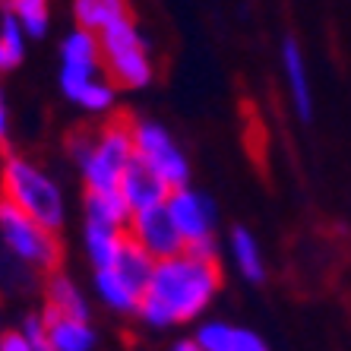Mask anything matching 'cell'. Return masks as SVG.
I'll use <instances>...</instances> for the list:
<instances>
[{"mask_svg": "<svg viewBox=\"0 0 351 351\" xmlns=\"http://www.w3.org/2000/svg\"><path fill=\"white\" fill-rule=\"evenodd\" d=\"M221 291L219 263L199 260L193 254H178L171 260H158L149 291L139 301L136 319L152 332L193 323L213 307Z\"/></svg>", "mask_w": 351, "mask_h": 351, "instance_id": "6da1fadb", "label": "cell"}, {"mask_svg": "<svg viewBox=\"0 0 351 351\" xmlns=\"http://www.w3.org/2000/svg\"><path fill=\"white\" fill-rule=\"evenodd\" d=\"M66 152L73 158L86 190H117L123 174L136 162L133 121L111 117L98 130H76L66 136Z\"/></svg>", "mask_w": 351, "mask_h": 351, "instance_id": "7a4b0ae2", "label": "cell"}, {"mask_svg": "<svg viewBox=\"0 0 351 351\" xmlns=\"http://www.w3.org/2000/svg\"><path fill=\"white\" fill-rule=\"evenodd\" d=\"M0 193H3L7 203L23 209L25 215H32L48 231L60 234L66 228L64 187L32 158L19 156V152H10L3 158V165H0Z\"/></svg>", "mask_w": 351, "mask_h": 351, "instance_id": "3957f363", "label": "cell"}, {"mask_svg": "<svg viewBox=\"0 0 351 351\" xmlns=\"http://www.w3.org/2000/svg\"><path fill=\"white\" fill-rule=\"evenodd\" d=\"M98 41H101L105 73L117 89L139 92L152 86V76H156L152 54H149V45L143 38V32H139V25L130 16L117 19L114 25H108L105 32H98Z\"/></svg>", "mask_w": 351, "mask_h": 351, "instance_id": "277c9868", "label": "cell"}, {"mask_svg": "<svg viewBox=\"0 0 351 351\" xmlns=\"http://www.w3.org/2000/svg\"><path fill=\"white\" fill-rule=\"evenodd\" d=\"M0 241L23 266L38 269L45 276L58 272L64 260V244H60L58 231H48L7 199H0Z\"/></svg>", "mask_w": 351, "mask_h": 351, "instance_id": "5b68a950", "label": "cell"}, {"mask_svg": "<svg viewBox=\"0 0 351 351\" xmlns=\"http://www.w3.org/2000/svg\"><path fill=\"white\" fill-rule=\"evenodd\" d=\"M133 143H136L139 162L149 171H156L171 190L190 184V162L165 123L152 121V117H136L133 121Z\"/></svg>", "mask_w": 351, "mask_h": 351, "instance_id": "8992f818", "label": "cell"}, {"mask_svg": "<svg viewBox=\"0 0 351 351\" xmlns=\"http://www.w3.org/2000/svg\"><path fill=\"white\" fill-rule=\"evenodd\" d=\"M168 213H171L178 231L184 234V244H199V241H209L215 237V225H219V209L203 190L178 187L168 196Z\"/></svg>", "mask_w": 351, "mask_h": 351, "instance_id": "52a82bcc", "label": "cell"}, {"mask_svg": "<svg viewBox=\"0 0 351 351\" xmlns=\"http://www.w3.org/2000/svg\"><path fill=\"white\" fill-rule=\"evenodd\" d=\"M127 234H130L156 263L171 260V256L187 250L184 234H180L178 225H174L168 206H156V209H146V213H133Z\"/></svg>", "mask_w": 351, "mask_h": 351, "instance_id": "ba28073f", "label": "cell"}, {"mask_svg": "<svg viewBox=\"0 0 351 351\" xmlns=\"http://www.w3.org/2000/svg\"><path fill=\"white\" fill-rule=\"evenodd\" d=\"M121 193H123V199H127V206H130L133 213H146V209H156V206L168 203L171 187L136 158V162L127 168V174H123Z\"/></svg>", "mask_w": 351, "mask_h": 351, "instance_id": "9c48e42d", "label": "cell"}, {"mask_svg": "<svg viewBox=\"0 0 351 351\" xmlns=\"http://www.w3.org/2000/svg\"><path fill=\"white\" fill-rule=\"evenodd\" d=\"M92 288H95V298L101 301L105 311L121 313V317H136L143 291H136L114 266L111 269H92Z\"/></svg>", "mask_w": 351, "mask_h": 351, "instance_id": "30bf717a", "label": "cell"}, {"mask_svg": "<svg viewBox=\"0 0 351 351\" xmlns=\"http://www.w3.org/2000/svg\"><path fill=\"white\" fill-rule=\"evenodd\" d=\"M133 209L127 206L121 187L117 190H86L82 193V221L108 225V228H130Z\"/></svg>", "mask_w": 351, "mask_h": 351, "instance_id": "8fae6325", "label": "cell"}, {"mask_svg": "<svg viewBox=\"0 0 351 351\" xmlns=\"http://www.w3.org/2000/svg\"><path fill=\"white\" fill-rule=\"evenodd\" d=\"M127 231L123 228H108V225H92L82 221V254L89 260L92 269H111L121 256L123 244H127Z\"/></svg>", "mask_w": 351, "mask_h": 351, "instance_id": "7c38bea8", "label": "cell"}, {"mask_svg": "<svg viewBox=\"0 0 351 351\" xmlns=\"http://www.w3.org/2000/svg\"><path fill=\"white\" fill-rule=\"evenodd\" d=\"M41 313H45V323H48V335L54 351H95L98 329L92 326V319L60 317L54 311H41Z\"/></svg>", "mask_w": 351, "mask_h": 351, "instance_id": "4fadbf2b", "label": "cell"}, {"mask_svg": "<svg viewBox=\"0 0 351 351\" xmlns=\"http://www.w3.org/2000/svg\"><path fill=\"white\" fill-rule=\"evenodd\" d=\"M282 66H285V80H288V89H291L294 111H298V117H301L304 123H311V117H313L311 82H307V66H304L301 45H298V38H291V35L282 41Z\"/></svg>", "mask_w": 351, "mask_h": 351, "instance_id": "5bb4252c", "label": "cell"}, {"mask_svg": "<svg viewBox=\"0 0 351 351\" xmlns=\"http://www.w3.org/2000/svg\"><path fill=\"white\" fill-rule=\"evenodd\" d=\"M45 311H54L60 317H76V319H92V304L82 294L70 276L64 272H51L45 282Z\"/></svg>", "mask_w": 351, "mask_h": 351, "instance_id": "9a60e30c", "label": "cell"}, {"mask_svg": "<svg viewBox=\"0 0 351 351\" xmlns=\"http://www.w3.org/2000/svg\"><path fill=\"white\" fill-rule=\"evenodd\" d=\"M60 66H73V70H105L98 32L80 29V25L70 29V32L60 38Z\"/></svg>", "mask_w": 351, "mask_h": 351, "instance_id": "2e32d148", "label": "cell"}, {"mask_svg": "<svg viewBox=\"0 0 351 351\" xmlns=\"http://www.w3.org/2000/svg\"><path fill=\"white\" fill-rule=\"evenodd\" d=\"M228 254L234 260L237 272L247 278V282H254L260 285L263 278H266V263H263V254H260V244H256V237L244 228V225H234L228 234Z\"/></svg>", "mask_w": 351, "mask_h": 351, "instance_id": "e0dca14e", "label": "cell"}, {"mask_svg": "<svg viewBox=\"0 0 351 351\" xmlns=\"http://www.w3.org/2000/svg\"><path fill=\"white\" fill-rule=\"evenodd\" d=\"M64 98L86 114H111L117 105V86L108 80V73H101L95 80L76 86V89L64 92Z\"/></svg>", "mask_w": 351, "mask_h": 351, "instance_id": "ac0fdd59", "label": "cell"}, {"mask_svg": "<svg viewBox=\"0 0 351 351\" xmlns=\"http://www.w3.org/2000/svg\"><path fill=\"white\" fill-rule=\"evenodd\" d=\"M130 16V3L127 0H73V19L80 29L89 32H105L108 25L117 19Z\"/></svg>", "mask_w": 351, "mask_h": 351, "instance_id": "d6986e66", "label": "cell"}, {"mask_svg": "<svg viewBox=\"0 0 351 351\" xmlns=\"http://www.w3.org/2000/svg\"><path fill=\"white\" fill-rule=\"evenodd\" d=\"M114 269L121 272L127 282H130L136 291L146 294L149 291V282H152V272H156V260L143 250V247L133 241V237H127V244H123L121 256H117Z\"/></svg>", "mask_w": 351, "mask_h": 351, "instance_id": "ffe728a7", "label": "cell"}, {"mask_svg": "<svg viewBox=\"0 0 351 351\" xmlns=\"http://www.w3.org/2000/svg\"><path fill=\"white\" fill-rule=\"evenodd\" d=\"M25 29L19 25V19L3 10L0 13V73H10V70H16L25 58Z\"/></svg>", "mask_w": 351, "mask_h": 351, "instance_id": "44dd1931", "label": "cell"}, {"mask_svg": "<svg viewBox=\"0 0 351 351\" xmlns=\"http://www.w3.org/2000/svg\"><path fill=\"white\" fill-rule=\"evenodd\" d=\"M29 38H45L51 29V0H7V7Z\"/></svg>", "mask_w": 351, "mask_h": 351, "instance_id": "7402d4cb", "label": "cell"}, {"mask_svg": "<svg viewBox=\"0 0 351 351\" xmlns=\"http://www.w3.org/2000/svg\"><path fill=\"white\" fill-rule=\"evenodd\" d=\"M234 335H237V326H231L225 319H199L193 342L199 345V351H231Z\"/></svg>", "mask_w": 351, "mask_h": 351, "instance_id": "603a6c76", "label": "cell"}, {"mask_svg": "<svg viewBox=\"0 0 351 351\" xmlns=\"http://www.w3.org/2000/svg\"><path fill=\"white\" fill-rule=\"evenodd\" d=\"M19 329H23L25 342L32 345V351H54L51 335H48V323H45V313H25Z\"/></svg>", "mask_w": 351, "mask_h": 351, "instance_id": "cb8c5ba5", "label": "cell"}, {"mask_svg": "<svg viewBox=\"0 0 351 351\" xmlns=\"http://www.w3.org/2000/svg\"><path fill=\"white\" fill-rule=\"evenodd\" d=\"M231 351H269V348H266V342H263L254 329H241V326H237V335H234Z\"/></svg>", "mask_w": 351, "mask_h": 351, "instance_id": "d4e9b609", "label": "cell"}, {"mask_svg": "<svg viewBox=\"0 0 351 351\" xmlns=\"http://www.w3.org/2000/svg\"><path fill=\"white\" fill-rule=\"evenodd\" d=\"M0 351H32V345L25 342L23 329H7L0 332Z\"/></svg>", "mask_w": 351, "mask_h": 351, "instance_id": "484cf974", "label": "cell"}, {"mask_svg": "<svg viewBox=\"0 0 351 351\" xmlns=\"http://www.w3.org/2000/svg\"><path fill=\"white\" fill-rule=\"evenodd\" d=\"M10 136V111H7V98H3V89H0V146L7 143Z\"/></svg>", "mask_w": 351, "mask_h": 351, "instance_id": "4316f807", "label": "cell"}, {"mask_svg": "<svg viewBox=\"0 0 351 351\" xmlns=\"http://www.w3.org/2000/svg\"><path fill=\"white\" fill-rule=\"evenodd\" d=\"M171 351H199V345H196L193 335H190V339H178V342L171 345Z\"/></svg>", "mask_w": 351, "mask_h": 351, "instance_id": "83f0119b", "label": "cell"}]
</instances>
